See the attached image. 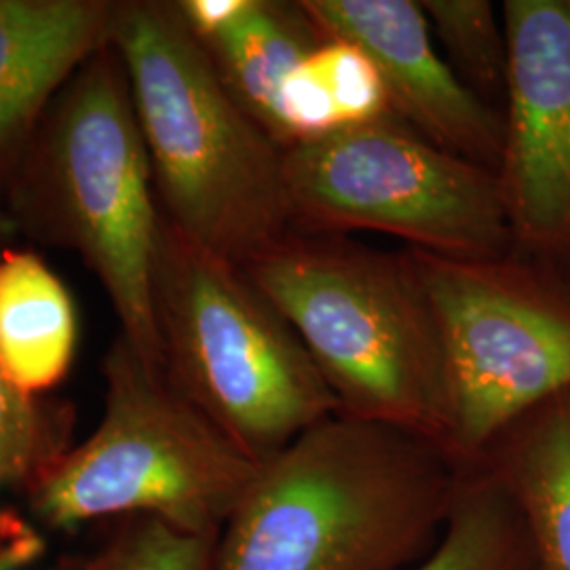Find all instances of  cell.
Returning a JSON list of instances; mask_svg holds the SVG:
<instances>
[{"mask_svg":"<svg viewBox=\"0 0 570 570\" xmlns=\"http://www.w3.org/2000/svg\"><path fill=\"white\" fill-rule=\"evenodd\" d=\"M153 298L167 379L254 461L341 414L303 341L244 266L165 218Z\"/></svg>","mask_w":570,"mask_h":570,"instance_id":"cell-5","label":"cell"},{"mask_svg":"<svg viewBox=\"0 0 570 570\" xmlns=\"http://www.w3.org/2000/svg\"><path fill=\"white\" fill-rule=\"evenodd\" d=\"M244 268L303 341L341 414L449 450L444 343L410 249L294 230Z\"/></svg>","mask_w":570,"mask_h":570,"instance_id":"cell-4","label":"cell"},{"mask_svg":"<svg viewBox=\"0 0 570 570\" xmlns=\"http://www.w3.org/2000/svg\"><path fill=\"white\" fill-rule=\"evenodd\" d=\"M421 7L456 77L487 104L505 98L508 37L489 0H423Z\"/></svg>","mask_w":570,"mask_h":570,"instance_id":"cell-17","label":"cell"},{"mask_svg":"<svg viewBox=\"0 0 570 570\" xmlns=\"http://www.w3.org/2000/svg\"><path fill=\"white\" fill-rule=\"evenodd\" d=\"M505 142L499 178L515 244L570 256V0H505Z\"/></svg>","mask_w":570,"mask_h":570,"instance_id":"cell-9","label":"cell"},{"mask_svg":"<svg viewBox=\"0 0 570 570\" xmlns=\"http://www.w3.org/2000/svg\"><path fill=\"white\" fill-rule=\"evenodd\" d=\"M195 37L233 98L279 146L285 85L326 39L305 2L239 0L228 20Z\"/></svg>","mask_w":570,"mask_h":570,"instance_id":"cell-12","label":"cell"},{"mask_svg":"<svg viewBox=\"0 0 570 570\" xmlns=\"http://www.w3.org/2000/svg\"><path fill=\"white\" fill-rule=\"evenodd\" d=\"M0 199L18 233L81 256L102 284L122 338L150 366L164 367L153 298L164 216L110 42L49 106Z\"/></svg>","mask_w":570,"mask_h":570,"instance_id":"cell-3","label":"cell"},{"mask_svg":"<svg viewBox=\"0 0 570 570\" xmlns=\"http://www.w3.org/2000/svg\"><path fill=\"white\" fill-rule=\"evenodd\" d=\"M218 537L138 518L82 570H212Z\"/></svg>","mask_w":570,"mask_h":570,"instance_id":"cell-19","label":"cell"},{"mask_svg":"<svg viewBox=\"0 0 570 570\" xmlns=\"http://www.w3.org/2000/svg\"><path fill=\"white\" fill-rule=\"evenodd\" d=\"M407 570H537L524 515L497 469L461 480L440 541Z\"/></svg>","mask_w":570,"mask_h":570,"instance_id":"cell-16","label":"cell"},{"mask_svg":"<svg viewBox=\"0 0 570 570\" xmlns=\"http://www.w3.org/2000/svg\"><path fill=\"white\" fill-rule=\"evenodd\" d=\"M79 343L77 306L32 249L0 245V367L13 387L45 397L68 376Z\"/></svg>","mask_w":570,"mask_h":570,"instance_id":"cell-13","label":"cell"},{"mask_svg":"<svg viewBox=\"0 0 570 570\" xmlns=\"http://www.w3.org/2000/svg\"><path fill=\"white\" fill-rule=\"evenodd\" d=\"M294 226L374 230L452 261H508L515 244L499 171L429 142L395 115L285 150Z\"/></svg>","mask_w":570,"mask_h":570,"instance_id":"cell-7","label":"cell"},{"mask_svg":"<svg viewBox=\"0 0 570 570\" xmlns=\"http://www.w3.org/2000/svg\"><path fill=\"white\" fill-rule=\"evenodd\" d=\"M60 570H70V569H60Z\"/></svg>","mask_w":570,"mask_h":570,"instance_id":"cell-22","label":"cell"},{"mask_svg":"<svg viewBox=\"0 0 570 570\" xmlns=\"http://www.w3.org/2000/svg\"><path fill=\"white\" fill-rule=\"evenodd\" d=\"M444 343L449 450L475 459L527 414L570 391V296L510 261L410 249Z\"/></svg>","mask_w":570,"mask_h":570,"instance_id":"cell-8","label":"cell"},{"mask_svg":"<svg viewBox=\"0 0 570 570\" xmlns=\"http://www.w3.org/2000/svg\"><path fill=\"white\" fill-rule=\"evenodd\" d=\"M129 82L161 216L247 266L294 233L285 150L218 77L174 0H119L110 39Z\"/></svg>","mask_w":570,"mask_h":570,"instance_id":"cell-2","label":"cell"},{"mask_svg":"<svg viewBox=\"0 0 570 570\" xmlns=\"http://www.w3.org/2000/svg\"><path fill=\"white\" fill-rule=\"evenodd\" d=\"M459 459L421 435L330 416L265 461L212 570H402L449 524Z\"/></svg>","mask_w":570,"mask_h":570,"instance_id":"cell-1","label":"cell"},{"mask_svg":"<svg viewBox=\"0 0 570 570\" xmlns=\"http://www.w3.org/2000/svg\"><path fill=\"white\" fill-rule=\"evenodd\" d=\"M70 423L68 407L21 393L0 367V492L30 489L66 454Z\"/></svg>","mask_w":570,"mask_h":570,"instance_id":"cell-18","label":"cell"},{"mask_svg":"<svg viewBox=\"0 0 570 570\" xmlns=\"http://www.w3.org/2000/svg\"><path fill=\"white\" fill-rule=\"evenodd\" d=\"M112 0H0V188L42 117L110 39Z\"/></svg>","mask_w":570,"mask_h":570,"instance_id":"cell-11","label":"cell"},{"mask_svg":"<svg viewBox=\"0 0 570 570\" xmlns=\"http://www.w3.org/2000/svg\"><path fill=\"white\" fill-rule=\"evenodd\" d=\"M16 233H18V228L13 225L7 207H4L2 199H0V244H7Z\"/></svg>","mask_w":570,"mask_h":570,"instance_id":"cell-21","label":"cell"},{"mask_svg":"<svg viewBox=\"0 0 570 570\" xmlns=\"http://www.w3.org/2000/svg\"><path fill=\"white\" fill-rule=\"evenodd\" d=\"M102 374L100 425L28 489L32 513L53 529L134 513L218 537L263 463L121 334L104 357Z\"/></svg>","mask_w":570,"mask_h":570,"instance_id":"cell-6","label":"cell"},{"mask_svg":"<svg viewBox=\"0 0 570 570\" xmlns=\"http://www.w3.org/2000/svg\"><path fill=\"white\" fill-rule=\"evenodd\" d=\"M490 465L524 515L537 570H570V391L499 438Z\"/></svg>","mask_w":570,"mask_h":570,"instance_id":"cell-14","label":"cell"},{"mask_svg":"<svg viewBox=\"0 0 570 570\" xmlns=\"http://www.w3.org/2000/svg\"><path fill=\"white\" fill-rule=\"evenodd\" d=\"M47 543L39 529L13 510H0V570H35Z\"/></svg>","mask_w":570,"mask_h":570,"instance_id":"cell-20","label":"cell"},{"mask_svg":"<svg viewBox=\"0 0 570 570\" xmlns=\"http://www.w3.org/2000/svg\"><path fill=\"white\" fill-rule=\"evenodd\" d=\"M393 115L387 91L366 53L326 37L289 77L279 104V146L315 140Z\"/></svg>","mask_w":570,"mask_h":570,"instance_id":"cell-15","label":"cell"},{"mask_svg":"<svg viewBox=\"0 0 570 570\" xmlns=\"http://www.w3.org/2000/svg\"><path fill=\"white\" fill-rule=\"evenodd\" d=\"M326 37L357 45L381 75L391 112L429 142L499 171L505 122L438 53L421 2L303 0Z\"/></svg>","mask_w":570,"mask_h":570,"instance_id":"cell-10","label":"cell"}]
</instances>
